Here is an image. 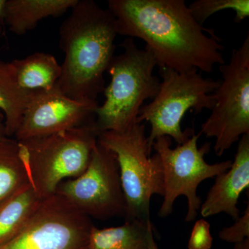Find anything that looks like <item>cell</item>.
Returning <instances> with one entry per match:
<instances>
[{
	"label": "cell",
	"instance_id": "1",
	"mask_svg": "<svg viewBox=\"0 0 249 249\" xmlns=\"http://www.w3.org/2000/svg\"><path fill=\"white\" fill-rule=\"evenodd\" d=\"M118 35L145 43L159 68L211 73L225 63L213 29L196 22L184 0H109Z\"/></svg>",
	"mask_w": 249,
	"mask_h": 249
},
{
	"label": "cell",
	"instance_id": "2",
	"mask_svg": "<svg viewBox=\"0 0 249 249\" xmlns=\"http://www.w3.org/2000/svg\"><path fill=\"white\" fill-rule=\"evenodd\" d=\"M59 33L65 60L57 86L72 99L97 101L114 56L115 18L93 0H78Z\"/></svg>",
	"mask_w": 249,
	"mask_h": 249
},
{
	"label": "cell",
	"instance_id": "3",
	"mask_svg": "<svg viewBox=\"0 0 249 249\" xmlns=\"http://www.w3.org/2000/svg\"><path fill=\"white\" fill-rule=\"evenodd\" d=\"M121 47L122 53L114 55L107 70L111 80L103 91L106 101L96 109L93 125L98 134L128 129L137 123L144 102L160 91V80L154 73L157 62L150 52L130 37Z\"/></svg>",
	"mask_w": 249,
	"mask_h": 249
},
{
	"label": "cell",
	"instance_id": "4",
	"mask_svg": "<svg viewBox=\"0 0 249 249\" xmlns=\"http://www.w3.org/2000/svg\"><path fill=\"white\" fill-rule=\"evenodd\" d=\"M93 123L18 142L31 185L42 200L54 196L60 183L78 178L88 168L99 135Z\"/></svg>",
	"mask_w": 249,
	"mask_h": 249
},
{
	"label": "cell",
	"instance_id": "5",
	"mask_svg": "<svg viewBox=\"0 0 249 249\" xmlns=\"http://www.w3.org/2000/svg\"><path fill=\"white\" fill-rule=\"evenodd\" d=\"M160 74V91L152 102L142 106L137 119V123L147 121L150 124L147 141L152 150L159 137H170L178 145L186 142L194 131L181 128L183 116L191 109L196 114L204 109L211 110L214 105L213 93L220 83V80L205 78L196 70L178 72L162 68Z\"/></svg>",
	"mask_w": 249,
	"mask_h": 249
},
{
	"label": "cell",
	"instance_id": "6",
	"mask_svg": "<svg viewBox=\"0 0 249 249\" xmlns=\"http://www.w3.org/2000/svg\"><path fill=\"white\" fill-rule=\"evenodd\" d=\"M98 142L115 154L125 201V220H151L152 196H163V170L157 154L152 155L145 125L135 123L123 132H105Z\"/></svg>",
	"mask_w": 249,
	"mask_h": 249
},
{
	"label": "cell",
	"instance_id": "7",
	"mask_svg": "<svg viewBox=\"0 0 249 249\" xmlns=\"http://www.w3.org/2000/svg\"><path fill=\"white\" fill-rule=\"evenodd\" d=\"M199 137L200 134L194 133L175 148H172L171 138L168 137H159L152 144V150L160 157L163 170V199L158 213L160 217L169 216L176 199L184 196L188 201L185 220H195L201 205L197 195L199 185L207 178H216L231 166L232 160L208 163L204 157L210 151L211 143L206 142L199 148Z\"/></svg>",
	"mask_w": 249,
	"mask_h": 249
},
{
	"label": "cell",
	"instance_id": "8",
	"mask_svg": "<svg viewBox=\"0 0 249 249\" xmlns=\"http://www.w3.org/2000/svg\"><path fill=\"white\" fill-rule=\"evenodd\" d=\"M222 73L214 91L211 114L201 124L199 134L214 138V150L223 155L244 135H249V35L232 51L228 63L219 66Z\"/></svg>",
	"mask_w": 249,
	"mask_h": 249
},
{
	"label": "cell",
	"instance_id": "9",
	"mask_svg": "<svg viewBox=\"0 0 249 249\" xmlns=\"http://www.w3.org/2000/svg\"><path fill=\"white\" fill-rule=\"evenodd\" d=\"M55 194L90 219L107 220L124 215L125 201L115 154L98 142L84 173L60 183Z\"/></svg>",
	"mask_w": 249,
	"mask_h": 249
},
{
	"label": "cell",
	"instance_id": "10",
	"mask_svg": "<svg viewBox=\"0 0 249 249\" xmlns=\"http://www.w3.org/2000/svg\"><path fill=\"white\" fill-rule=\"evenodd\" d=\"M91 219L55 194L42 200L22 231L0 249H88Z\"/></svg>",
	"mask_w": 249,
	"mask_h": 249
},
{
	"label": "cell",
	"instance_id": "11",
	"mask_svg": "<svg viewBox=\"0 0 249 249\" xmlns=\"http://www.w3.org/2000/svg\"><path fill=\"white\" fill-rule=\"evenodd\" d=\"M98 107L97 101L68 97L57 85L35 91L24 108L15 139L22 142L92 124Z\"/></svg>",
	"mask_w": 249,
	"mask_h": 249
},
{
	"label": "cell",
	"instance_id": "12",
	"mask_svg": "<svg viewBox=\"0 0 249 249\" xmlns=\"http://www.w3.org/2000/svg\"><path fill=\"white\" fill-rule=\"evenodd\" d=\"M60 75L61 65L52 54L36 52L11 62L0 58V91L22 115L31 95L56 86Z\"/></svg>",
	"mask_w": 249,
	"mask_h": 249
},
{
	"label": "cell",
	"instance_id": "13",
	"mask_svg": "<svg viewBox=\"0 0 249 249\" xmlns=\"http://www.w3.org/2000/svg\"><path fill=\"white\" fill-rule=\"evenodd\" d=\"M249 187V135H244L239 141L231 166L216 177L215 182L201 203V215L209 217L224 213L237 220L240 217L239 198Z\"/></svg>",
	"mask_w": 249,
	"mask_h": 249
},
{
	"label": "cell",
	"instance_id": "14",
	"mask_svg": "<svg viewBox=\"0 0 249 249\" xmlns=\"http://www.w3.org/2000/svg\"><path fill=\"white\" fill-rule=\"evenodd\" d=\"M88 249H159L151 220H125L119 227L91 228Z\"/></svg>",
	"mask_w": 249,
	"mask_h": 249
},
{
	"label": "cell",
	"instance_id": "15",
	"mask_svg": "<svg viewBox=\"0 0 249 249\" xmlns=\"http://www.w3.org/2000/svg\"><path fill=\"white\" fill-rule=\"evenodd\" d=\"M78 0H6L4 22L9 31L22 36L49 17H58L71 9Z\"/></svg>",
	"mask_w": 249,
	"mask_h": 249
},
{
	"label": "cell",
	"instance_id": "16",
	"mask_svg": "<svg viewBox=\"0 0 249 249\" xmlns=\"http://www.w3.org/2000/svg\"><path fill=\"white\" fill-rule=\"evenodd\" d=\"M42 201L29 183L0 204V247L22 231Z\"/></svg>",
	"mask_w": 249,
	"mask_h": 249
},
{
	"label": "cell",
	"instance_id": "17",
	"mask_svg": "<svg viewBox=\"0 0 249 249\" xmlns=\"http://www.w3.org/2000/svg\"><path fill=\"white\" fill-rule=\"evenodd\" d=\"M29 183L19 142L9 137L0 139V204Z\"/></svg>",
	"mask_w": 249,
	"mask_h": 249
},
{
	"label": "cell",
	"instance_id": "18",
	"mask_svg": "<svg viewBox=\"0 0 249 249\" xmlns=\"http://www.w3.org/2000/svg\"><path fill=\"white\" fill-rule=\"evenodd\" d=\"M196 22L204 25L208 18L223 11L231 9L235 12L234 20L240 23L249 16V0H196L188 5Z\"/></svg>",
	"mask_w": 249,
	"mask_h": 249
},
{
	"label": "cell",
	"instance_id": "19",
	"mask_svg": "<svg viewBox=\"0 0 249 249\" xmlns=\"http://www.w3.org/2000/svg\"><path fill=\"white\" fill-rule=\"evenodd\" d=\"M221 240L235 244L249 239V204H247L245 212L231 227L223 228L219 232Z\"/></svg>",
	"mask_w": 249,
	"mask_h": 249
},
{
	"label": "cell",
	"instance_id": "20",
	"mask_svg": "<svg viewBox=\"0 0 249 249\" xmlns=\"http://www.w3.org/2000/svg\"><path fill=\"white\" fill-rule=\"evenodd\" d=\"M213 238L211 233V226L204 219H199L195 224L188 241V249H211Z\"/></svg>",
	"mask_w": 249,
	"mask_h": 249
},
{
	"label": "cell",
	"instance_id": "21",
	"mask_svg": "<svg viewBox=\"0 0 249 249\" xmlns=\"http://www.w3.org/2000/svg\"><path fill=\"white\" fill-rule=\"evenodd\" d=\"M0 110L4 116L5 128L8 137L15 135L22 121V114L0 91Z\"/></svg>",
	"mask_w": 249,
	"mask_h": 249
},
{
	"label": "cell",
	"instance_id": "22",
	"mask_svg": "<svg viewBox=\"0 0 249 249\" xmlns=\"http://www.w3.org/2000/svg\"><path fill=\"white\" fill-rule=\"evenodd\" d=\"M6 0H0V34L2 31V24L4 22V8Z\"/></svg>",
	"mask_w": 249,
	"mask_h": 249
},
{
	"label": "cell",
	"instance_id": "23",
	"mask_svg": "<svg viewBox=\"0 0 249 249\" xmlns=\"http://www.w3.org/2000/svg\"><path fill=\"white\" fill-rule=\"evenodd\" d=\"M8 137L6 133L5 128L4 116L1 111H0V139L3 137Z\"/></svg>",
	"mask_w": 249,
	"mask_h": 249
},
{
	"label": "cell",
	"instance_id": "24",
	"mask_svg": "<svg viewBox=\"0 0 249 249\" xmlns=\"http://www.w3.org/2000/svg\"><path fill=\"white\" fill-rule=\"evenodd\" d=\"M234 249H249V240L247 239L240 243L235 244Z\"/></svg>",
	"mask_w": 249,
	"mask_h": 249
}]
</instances>
